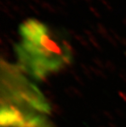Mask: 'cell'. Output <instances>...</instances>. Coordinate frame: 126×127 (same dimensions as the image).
Here are the masks:
<instances>
[{
  "instance_id": "7a4b0ae2",
  "label": "cell",
  "mask_w": 126,
  "mask_h": 127,
  "mask_svg": "<svg viewBox=\"0 0 126 127\" xmlns=\"http://www.w3.org/2000/svg\"><path fill=\"white\" fill-rule=\"evenodd\" d=\"M18 63L26 75L35 81L44 80L71 62V48L48 30L34 36L22 37L16 48Z\"/></svg>"
},
{
  "instance_id": "6da1fadb",
  "label": "cell",
  "mask_w": 126,
  "mask_h": 127,
  "mask_svg": "<svg viewBox=\"0 0 126 127\" xmlns=\"http://www.w3.org/2000/svg\"><path fill=\"white\" fill-rule=\"evenodd\" d=\"M52 108L33 80L17 65L2 63V127H52Z\"/></svg>"
}]
</instances>
